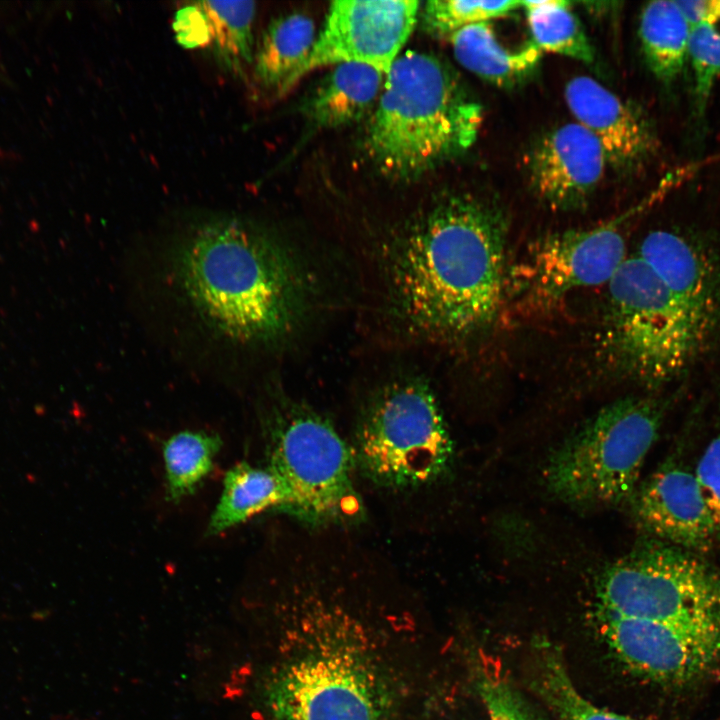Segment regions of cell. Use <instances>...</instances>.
<instances>
[{"label":"cell","mask_w":720,"mask_h":720,"mask_svg":"<svg viewBox=\"0 0 720 720\" xmlns=\"http://www.w3.org/2000/svg\"><path fill=\"white\" fill-rule=\"evenodd\" d=\"M507 223L496 205L454 196L392 243L387 276L395 312L422 337L458 341L482 332L504 306Z\"/></svg>","instance_id":"6da1fadb"},{"label":"cell","mask_w":720,"mask_h":720,"mask_svg":"<svg viewBox=\"0 0 720 720\" xmlns=\"http://www.w3.org/2000/svg\"><path fill=\"white\" fill-rule=\"evenodd\" d=\"M283 648L256 675L265 720H395L403 679L362 620L311 589L293 598Z\"/></svg>","instance_id":"7a4b0ae2"},{"label":"cell","mask_w":720,"mask_h":720,"mask_svg":"<svg viewBox=\"0 0 720 720\" xmlns=\"http://www.w3.org/2000/svg\"><path fill=\"white\" fill-rule=\"evenodd\" d=\"M171 269L203 323L232 342L277 341L297 327L310 304L311 283L295 256L240 219L192 227L173 248Z\"/></svg>","instance_id":"3957f363"},{"label":"cell","mask_w":720,"mask_h":720,"mask_svg":"<svg viewBox=\"0 0 720 720\" xmlns=\"http://www.w3.org/2000/svg\"><path fill=\"white\" fill-rule=\"evenodd\" d=\"M482 121L481 104L446 63L409 50L385 75L365 149L382 173L408 179L467 151Z\"/></svg>","instance_id":"277c9868"},{"label":"cell","mask_w":720,"mask_h":720,"mask_svg":"<svg viewBox=\"0 0 720 720\" xmlns=\"http://www.w3.org/2000/svg\"><path fill=\"white\" fill-rule=\"evenodd\" d=\"M607 285L602 347L610 363L649 385L680 374L709 336L705 329L637 255Z\"/></svg>","instance_id":"5b68a950"},{"label":"cell","mask_w":720,"mask_h":720,"mask_svg":"<svg viewBox=\"0 0 720 720\" xmlns=\"http://www.w3.org/2000/svg\"><path fill=\"white\" fill-rule=\"evenodd\" d=\"M654 400L626 397L602 408L549 456L548 490L577 507L619 504L632 497L662 422Z\"/></svg>","instance_id":"8992f818"},{"label":"cell","mask_w":720,"mask_h":720,"mask_svg":"<svg viewBox=\"0 0 720 720\" xmlns=\"http://www.w3.org/2000/svg\"><path fill=\"white\" fill-rule=\"evenodd\" d=\"M354 458L376 483L392 488L430 484L448 471L453 445L437 401L422 381L387 386L368 404Z\"/></svg>","instance_id":"52a82bcc"},{"label":"cell","mask_w":720,"mask_h":720,"mask_svg":"<svg viewBox=\"0 0 720 720\" xmlns=\"http://www.w3.org/2000/svg\"><path fill=\"white\" fill-rule=\"evenodd\" d=\"M269 466L285 483L291 513L317 523L361 514L353 484L355 458L334 427L300 406H274L265 416Z\"/></svg>","instance_id":"ba28073f"},{"label":"cell","mask_w":720,"mask_h":720,"mask_svg":"<svg viewBox=\"0 0 720 720\" xmlns=\"http://www.w3.org/2000/svg\"><path fill=\"white\" fill-rule=\"evenodd\" d=\"M601 613L623 618L720 623V576L677 547L644 546L604 571Z\"/></svg>","instance_id":"9c48e42d"},{"label":"cell","mask_w":720,"mask_h":720,"mask_svg":"<svg viewBox=\"0 0 720 720\" xmlns=\"http://www.w3.org/2000/svg\"><path fill=\"white\" fill-rule=\"evenodd\" d=\"M626 259L616 222L549 234L507 270L505 301L520 312H544L573 291L608 284Z\"/></svg>","instance_id":"30bf717a"},{"label":"cell","mask_w":720,"mask_h":720,"mask_svg":"<svg viewBox=\"0 0 720 720\" xmlns=\"http://www.w3.org/2000/svg\"><path fill=\"white\" fill-rule=\"evenodd\" d=\"M415 0H338L330 4L311 53L287 92L309 72L328 65L363 64L385 75L410 36L419 12Z\"/></svg>","instance_id":"8fae6325"},{"label":"cell","mask_w":720,"mask_h":720,"mask_svg":"<svg viewBox=\"0 0 720 720\" xmlns=\"http://www.w3.org/2000/svg\"><path fill=\"white\" fill-rule=\"evenodd\" d=\"M601 631L621 662L637 674L686 685L720 660V623H677L601 613Z\"/></svg>","instance_id":"7c38bea8"},{"label":"cell","mask_w":720,"mask_h":720,"mask_svg":"<svg viewBox=\"0 0 720 720\" xmlns=\"http://www.w3.org/2000/svg\"><path fill=\"white\" fill-rule=\"evenodd\" d=\"M525 164L536 195L554 209L569 210L583 205L596 190L607 159L595 136L573 122L541 136Z\"/></svg>","instance_id":"4fadbf2b"},{"label":"cell","mask_w":720,"mask_h":720,"mask_svg":"<svg viewBox=\"0 0 720 720\" xmlns=\"http://www.w3.org/2000/svg\"><path fill=\"white\" fill-rule=\"evenodd\" d=\"M632 498L639 524L681 550H707L718 537L694 471L675 460L661 465Z\"/></svg>","instance_id":"5bb4252c"},{"label":"cell","mask_w":720,"mask_h":720,"mask_svg":"<svg viewBox=\"0 0 720 720\" xmlns=\"http://www.w3.org/2000/svg\"><path fill=\"white\" fill-rule=\"evenodd\" d=\"M564 97L577 123L595 136L617 170H634L655 155L658 140L647 116L595 79L572 78Z\"/></svg>","instance_id":"9a60e30c"},{"label":"cell","mask_w":720,"mask_h":720,"mask_svg":"<svg viewBox=\"0 0 720 720\" xmlns=\"http://www.w3.org/2000/svg\"><path fill=\"white\" fill-rule=\"evenodd\" d=\"M637 256L710 335L720 316V272L703 249L678 233L655 230Z\"/></svg>","instance_id":"2e32d148"},{"label":"cell","mask_w":720,"mask_h":720,"mask_svg":"<svg viewBox=\"0 0 720 720\" xmlns=\"http://www.w3.org/2000/svg\"><path fill=\"white\" fill-rule=\"evenodd\" d=\"M384 80V73L367 65H335L307 97L303 113L319 128L353 123L374 108Z\"/></svg>","instance_id":"e0dca14e"},{"label":"cell","mask_w":720,"mask_h":720,"mask_svg":"<svg viewBox=\"0 0 720 720\" xmlns=\"http://www.w3.org/2000/svg\"><path fill=\"white\" fill-rule=\"evenodd\" d=\"M449 41L465 69L500 88L521 85L541 61L542 51L533 42L513 50L503 46L490 21L465 26L451 34Z\"/></svg>","instance_id":"ac0fdd59"},{"label":"cell","mask_w":720,"mask_h":720,"mask_svg":"<svg viewBox=\"0 0 720 720\" xmlns=\"http://www.w3.org/2000/svg\"><path fill=\"white\" fill-rule=\"evenodd\" d=\"M292 500L283 480L269 467L239 463L224 477L223 490L210 517L208 535H217L269 511L291 513Z\"/></svg>","instance_id":"d6986e66"},{"label":"cell","mask_w":720,"mask_h":720,"mask_svg":"<svg viewBox=\"0 0 720 720\" xmlns=\"http://www.w3.org/2000/svg\"><path fill=\"white\" fill-rule=\"evenodd\" d=\"M316 40L313 20L302 13L279 16L268 24L254 54L256 80L278 96L309 57Z\"/></svg>","instance_id":"ffe728a7"},{"label":"cell","mask_w":720,"mask_h":720,"mask_svg":"<svg viewBox=\"0 0 720 720\" xmlns=\"http://www.w3.org/2000/svg\"><path fill=\"white\" fill-rule=\"evenodd\" d=\"M691 27L675 1L646 3L639 21V37L646 64L665 84L673 83L688 62Z\"/></svg>","instance_id":"44dd1931"},{"label":"cell","mask_w":720,"mask_h":720,"mask_svg":"<svg viewBox=\"0 0 720 720\" xmlns=\"http://www.w3.org/2000/svg\"><path fill=\"white\" fill-rule=\"evenodd\" d=\"M208 32V44L218 63L243 77L254 61L253 1H198Z\"/></svg>","instance_id":"7402d4cb"},{"label":"cell","mask_w":720,"mask_h":720,"mask_svg":"<svg viewBox=\"0 0 720 720\" xmlns=\"http://www.w3.org/2000/svg\"><path fill=\"white\" fill-rule=\"evenodd\" d=\"M532 687L560 720H636L599 708L572 683L559 650L547 641L535 645Z\"/></svg>","instance_id":"603a6c76"},{"label":"cell","mask_w":720,"mask_h":720,"mask_svg":"<svg viewBox=\"0 0 720 720\" xmlns=\"http://www.w3.org/2000/svg\"><path fill=\"white\" fill-rule=\"evenodd\" d=\"M222 446L218 434L206 431H181L163 444L166 495L178 502L193 494L210 473Z\"/></svg>","instance_id":"cb8c5ba5"},{"label":"cell","mask_w":720,"mask_h":720,"mask_svg":"<svg viewBox=\"0 0 720 720\" xmlns=\"http://www.w3.org/2000/svg\"><path fill=\"white\" fill-rule=\"evenodd\" d=\"M520 5L526 10L532 42L541 51L587 64L594 61V49L580 21L569 8V2L520 1Z\"/></svg>","instance_id":"d4e9b609"},{"label":"cell","mask_w":720,"mask_h":720,"mask_svg":"<svg viewBox=\"0 0 720 720\" xmlns=\"http://www.w3.org/2000/svg\"><path fill=\"white\" fill-rule=\"evenodd\" d=\"M520 1L431 0L422 12L425 29L431 34L449 37L459 29L504 17L517 10Z\"/></svg>","instance_id":"484cf974"},{"label":"cell","mask_w":720,"mask_h":720,"mask_svg":"<svg viewBox=\"0 0 720 720\" xmlns=\"http://www.w3.org/2000/svg\"><path fill=\"white\" fill-rule=\"evenodd\" d=\"M688 62L693 75L696 112L702 115L720 76V20L691 28Z\"/></svg>","instance_id":"4316f807"},{"label":"cell","mask_w":720,"mask_h":720,"mask_svg":"<svg viewBox=\"0 0 720 720\" xmlns=\"http://www.w3.org/2000/svg\"><path fill=\"white\" fill-rule=\"evenodd\" d=\"M475 683L489 720H544L500 675L480 668Z\"/></svg>","instance_id":"83f0119b"},{"label":"cell","mask_w":720,"mask_h":720,"mask_svg":"<svg viewBox=\"0 0 720 720\" xmlns=\"http://www.w3.org/2000/svg\"><path fill=\"white\" fill-rule=\"evenodd\" d=\"M694 474L720 536V427L699 458Z\"/></svg>","instance_id":"f1b7e54d"},{"label":"cell","mask_w":720,"mask_h":720,"mask_svg":"<svg viewBox=\"0 0 720 720\" xmlns=\"http://www.w3.org/2000/svg\"><path fill=\"white\" fill-rule=\"evenodd\" d=\"M174 29L177 40L183 46L188 48L207 47V25L196 2L177 12Z\"/></svg>","instance_id":"f546056e"},{"label":"cell","mask_w":720,"mask_h":720,"mask_svg":"<svg viewBox=\"0 0 720 720\" xmlns=\"http://www.w3.org/2000/svg\"><path fill=\"white\" fill-rule=\"evenodd\" d=\"M690 27L720 20V0L675 1Z\"/></svg>","instance_id":"4dcf8cb0"}]
</instances>
